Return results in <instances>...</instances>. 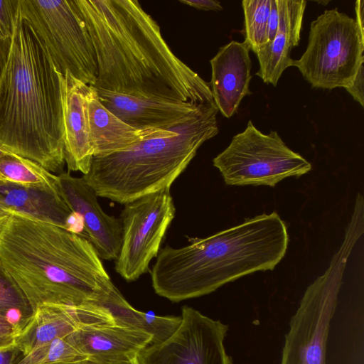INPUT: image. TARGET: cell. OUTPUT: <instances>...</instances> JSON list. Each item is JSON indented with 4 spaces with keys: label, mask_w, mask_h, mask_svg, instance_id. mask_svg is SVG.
<instances>
[{
    "label": "cell",
    "mask_w": 364,
    "mask_h": 364,
    "mask_svg": "<svg viewBox=\"0 0 364 364\" xmlns=\"http://www.w3.org/2000/svg\"><path fill=\"white\" fill-rule=\"evenodd\" d=\"M74 1L95 49L93 87L193 104L213 101L210 83L172 52L138 1Z\"/></svg>",
    "instance_id": "obj_1"
},
{
    "label": "cell",
    "mask_w": 364,
    "mask_h": 364,
    "mask_svg": "<svg viewBox=\"0 0 364 364\" xmlns=\"http://www.w3.org/2000/svg\"><path fill=\"white\" fill-rule=\"evenodd\" d=\"M0 262L33 310L100 304L117 288L86 237L11 210L0 232Z\"/></svg>",
    "instance_id": "obj_2"
},
{
    "label": "cell",
    "mask_w": 364,
    "mask_h": 364,
    "mask_svg": "<svg viewBox=\"0 0 364 364\" xmlns=\"http://www.w3.org/2000/svg\"><path fill=\"white\" fill-rule=\"evenodd\" d=\"M0 146L54 174L65 164L60 73L16 11L0 78Z\"/></svg>",
    "instance_id": "obj_3"
},
{
    "label": "cell",
    "mask_w": 364,
    "mask_h": 364,
    "mask_svg": "<svg viewBox=\"0 0 364 364\" xmlns=\"http://www.w3.org/2000/svg\"><path fill=\"white\" fill-rule=\"evenodd\" d=\"M189 241L159 250L151 271L155 292L171 301L208 294L247 274L274 269L286 254L289 235L273 212Z\"/></svg>",
    "instance_id": "obj_4"
},
{
    "label": "cell",
    "mask_w": 364,
    "mask_h": 364,
    "mask_svg": "<svg viewBox=\"0 0 364 364\" xmlns=\"http://www.w3.org/2000/svg\"><path fill=\"white\" fill-rule=\"evenodd\" d=\"M218 112L214 101L202 103L189 120L166 134L94 156L82 178L97 196L124 205L170 188L200 146L218 133Z\"/></svg>",
    "instance_id": "obj_5"
},
{
    "label": "cell",
    "mask_w": 364,
    "mask_h": 364,
    "mask_svg": "<svg viewBox=\"0 0 364 364\" xmlns=\"http://www.w3.org/2000/svg\"><path fill=\"white\" fill-rule=\"evenodd\" d=\"M16 11L32 28L59 73L68 71L95 85V49L74 0H17Z\"/></svg>",
    "instance_id": "obj_6"
},
{
    "label": "cell",
    "mask_w": 364,
    "mask_h": 364,
    "mask_svg": "<svg viewBox=\"0 0 364 364\" xmlns=\"http://www.w3.org/2000/svg\"><path fill=\"white\" fill-rule=\"evenodd\" d=\"M364 33L355 20L337 8L311 23L306 49L293 60L314 88L348 87L364 63Z\"/></svg>",
    "instance_id": "obj_7"
},
{
    "label": "cell",
    "mask_w": 364,
    "mask_h": 364,
    "mask_svg": "<svg viewBox=\"0 0 364 364\" xmlns=\"http://www.w3.org/2000/svg\"><path fill=\"white\" fill-rule=\"evenodd\" d=\"M213 163L230 186L274 187L286 178L300 177L311 169V164L289 148L276 131L264 134L250 120Z\"/></svg>",
    "instance_id": "obj_8"
},
{
    "label": "cell",
    "mask_w": 364,
    "mask_h": 364,
    "mask_svg": "<svg viewBox=\"0 0 364 364\" xmlns=\"http://www.w3.org/2000/svg\"><path fill=\"white\" fill-rule=\"evenodd\" d=\"M349 255L340 248L326 272L306 289L291 318L281 364H326L330 323Z\"/></svg>",
    "instance_id": "obj_9"
},
{
    "label": "cell",
    "mask_w": 364,
    "mask_h": 364,
    "mask_svg": "<svg viewBox=\"0 0 364 364\" xmlns=\"http://www.w3.org/2000/svg\"><path fill=\"white\" fill-rule=\"evenodd\" d=\"M170 188L141 197L124 205L121 213L122 244L115 271L133 282L149 271L162 240L175 217Z\"/></svg>",
    "instance_id": "obj_10"
},
{
    "label": "cell",
    "mask_w": 364,
    "mask_h": 364,
    "mask_svg": "<svg viewBox=\"0 0 364 364\" xmlns=\"http://www.w3.org/2000/svg\"><path fill=\"white\" fill-rule=\"evenodd\" d=\"M181 321L166 341L150 344L137 355L139 364H234L225 349L228 326L193 308H182Z\"/></svg>",
    "instance_id": "obj_11"
},
{
    "label": "cell",
    "mask_w": 364,
    "mask_h": 364,
    "mask_svg": "<svg viewBox=\"0 0 364 364\" xmlns=\"http://www.w3.org/2000/svg\"><path fill=\"white\" fill-rule=\"evenodd\" d=\"M107 308L98 304L38 306L32 319L16 337V348L26 355L54 339L65 338L79 328L91 324L112 322Z\"/></svg>",
    "instance_id": "obj_12"
},
{
    "label": "cell",
    "mask_w": 364,
    "mask_h": 364,
    "mask_svg": "<svg viewBox=\"0 0 364 364\" xmlns=\"http://www.w3.org/2000/svg\"><path fill=\"white\" fill-rule=\"evenodd\" d=\"M61 191L72 211L81 219L85 235L101 259L116 260L122 244L120 220L105 213L94 190L69 172L58 174Z\"/></svg>",
    "instance_id": "obj_13"
},
{
    "label": "cell",
    "mask_w": 364,
    "mask_h": 364,
    "mask_svg": "<svg viewBox=\"0 0 364 364\" xmlns=\"http://www.w3.org/2000/svg\"><path fill=\"white\" fill-rule=\"evenodd\" d=\"M95 88L106 108L126 124L141 130L170 129L177 127L189 120L200 105Z\"/></svg>",
    "instance_id": "obj_14"
},
{
    "label": "cell",
    "mask_w": 364,
    "mask_h": 364,
    "mask_svg": "<svg viewBox=\"0 0 364 364\" xmlns=\"http://www.w3.org/2000/svg\"><path fill=\"white\" fill-rule=\"evenodd\" d=\"M65 161L69 171L86 174L94 157L90 139L88 97L90 85L67 71L60 73Z\"/></svg>",
    "instance_id": "obj_15"
},
{
    "label": "cell",
    "mask_w": 364,
    "mask_h": 364,
    "mask_svg": "<svg viewBox=\"0 0 364 364\" xmlns=\"http://www.w3.org/2000/svg\"><path fill=\"white\" fill-rule=\"evenodd\" d=\"M250 48L244 41H232L220 48L210 60V87L213 101L221 114L230 118L239 108L242 98L251 95Z\"/></svg>",
    "instance_id": "obj_16"
},
{
    "label": "cell",
    "mask_w": 364,
    "mask_h": 364,
    "mask_svg": "<svg viewBox=\"0 0 364 364\" xmlns=\"http://www.w3.org/2000/svg\"><path fill=\"white\" fill-rule=\"evenodd\" d=\"M66 338L86 356L107 359L136 357L152 343L149 333L114 321L83 326Z\"/></svg>",
    "instance_id": "obj_17"
},
{
    "label": "cell",
    "mask_w": 364,
    "mask_h": 364,
    "mask_svg": "<svg viewBox=\"0 0 364 364\" xmlns=\"http://www.w3.org/2000/svg\"><path fill=\"white\" fill-rule=\"evenodd\" d=\"M279 26L272 42L262 46L256 53L259 68L256 75L264 82L274 86L283 72L292 66L290 53L298 46L302 29L306 1L304 0H277Z\"/></svg>",
    "instance_id": "obj_18"
},
{
    "label": "cell",
    "mask_w": 364,
    "mask_h": 364,
    "mask_svg": "<svg viewBox=\"0 0 364 364\" xmlns=\"http://www.w3.org/2000/svg\"><path fill=\"white\" fill-rule=\"evenodd\" d=\"M88 117L94 156L123 151L143 139L171 131V129L141 130L129 126L103 105L93 86L90 87L88 97Z\"/></svg>",
    "instance_id": "obj_19"
},
{
    "label": "cell",
    "mask_w": 364,
    "mask_h": 364,
    "mask_svg": "<svg viewBox=\"0 0 364 364\" xmlns=\"http://www.w3.org/2000/svg\"><path fill=\"white\" fill-rule=\"evenodd\" d=\"M0 202L7 208L76 232L75 215L63 193L0 183Z\"/></svg>",
    "instance_id": "obj_20"
},
{
    "label": "cell",
    "mask_w": 364,
    "mask_h": 364,
    "mask_svg": "<svg viewBox=\"0 0 364 364\" xmlns=\"http://www.w3.org/2000/svg\"><path fill=\"white\" fill-rule=\"evenodd\" d=\"M111 314L115 322L129 326L149 333L152 343H159L168 338L179 326L181 316H160L134 309L116 288L101 303Z\"/></svg>",
    "instance_id": "obj_21"
},
{
    "label": "cell",
    "mask_w": 364,
    "mask_h": 364,
    "mask_svg": "<svg viewBox=\"0 0 364 364\" xmlns=\"http://www.w3.org/2000/svg\"><path fill=\"white\" fill-rule=\"evenodd\" d=\"M0 183L62 193L58 175L13 153L0 158Z\"/></svg>",
    "instance_id": "obj_22"
},
{
    "label": "cell",
    "mask_w": 364,
    "mask_h": 364,
    "mask_svg": "<svg viewBox=\"0 0 364 364\" xmlns=\"http://www.w3.org/2000/svg\"><path fill=\"white\" fill-rule=\"evenodd\" d=\"M34 310L0 262V314L13 327L16 337L25 329Z\"/></svg>",
    "instance_id": "obj_23"
},
{
    "label": "cell",
    "mask_w": 364,
    "mask_h": 364,
    "mask_svg": "<svg viewBox=\"0 0 364 364\" xmlns=\"http://www.w3.org/2000/svg\"><path fill=\"white\" fill-rule=\"evenodd\" d=\"M272 0H244L245 41L255 54L267 43V25Z\"/></svg>",
    "instance_id": "obj_24"
},
{
    "label": "cell",
    "mask_w": 364,
    "mask_h": 364,
    "mask_svg": "<svg viewBox=\"0 0 364 364\" xmlns=\"http://www.w3.org/2000/svg\"><path fill=\"white\" fill-rule=\"evenodd\" d=\"M87 357L65 337L54 339L22 355L15 364H70Z\"/></svg>",
    "instance_id": "obj_25"
},
{
    "label": "cell",
    "mask_w": 364,
    "mask_h": 364,
    "mask_svg": "<svg viewBox=\"0 0 364 364\" xmlns=\"http://www.w3.org/2000/svg\"><path fill=\"white\" fill-rule=\"evenodd\" d=\"M17 0H0V35L11 39L16 15Z\"/></svg>",
    "instance_id": "obj_26"
},
{
    "label": "cell",
    "mask_w": 364,
    "mask_h": 364,
    "mask_svg": "<svg viewBox=\"0 0 364 364\" xmlns=\"http://www.w3.org/2000/svg\"><path fill=\"white\" fill-rule=\"evenodd\" d=\"M16 334L11 325L0 314V351L16 348Z\"/></svg>",
    "instance_id": "obj_27"
},
{
    "label": "cell",
    "mask_w": 364,
    "mask_h": 364,
    "mask_svg": "<svg viewBox=\"0 0 364 364\" xmlns=\"http://www.w3.org/2000/svg\"><path fill=\"white\" fill-rule=\"evenodd\" d=\"M346 91L358 102L362 107H364V66L362 64L352 83L345 88Z\"/></svg>",
    "instance_id": "obj_28"
},
{
    "label": "cell",
    "mask_w": 364,
    "mask_h": 364,
    "mask_svg": "<svg viewBox=\"0 0 364 364\" xmlns=\"http://www.w3.org/2000/svg\"><path fill=\"white\" fill-rule=\"evenodd\" d=\"M279 13L277 0H272L267 25V43L274 39L279 26ZM266 45V44H265Z\"/></svg>",
    "instance_id": "obj_29"
},
{
    "label": "cell",
    "mask_w": 364,
    "mask_h": 364,
    "mask_svg": "<svg viewBox=\"0 0 364 364\" xmlns=\"http://www.w3.org/2000/svg\"><path fill=\"white\" fill-rule=\"evenodd\" d=\"M70 364H139L137 356L121 359L98 358L87 357L86 358Z\"/></svg>",
    "instance_id": "obj_30"
},
{
    "label": "cell",
    "mask_w": 364,
    "mask_h": 364,
    "mask_svg": "<svg viewBox=\"0 0 364 364\" xmlns=\"http://www.w3.org/2000/svg\"><path fill=\"white\" fill-rule=\"evenodd\" d=\"M181 3L203 11H219L223 10L220 3L215 0H180Z\"/></svg>",
    "instance_id": "obj_31"
},
{
    "label": "cell",
    "mask_w": 364,
    "mask_h": 364,
    "mask_svg": "<svg viewBox=\"0 0 364 364\" xmlns=\"http://www.w3.org/2000/svg\"><path fill=\"white\" fill-rule=\"evenodd\" d=\"M10 44L11 39H5L0 35V78L7 60Z\"/></svg>",
    "instance_id": "obj_32"
},
{
    "label": "cell",
    "mask_w": 364,
    "mask_h": 364,
    "mask_svg": "<svg viewBox=\"0 0 364 364\" xmlns=\"http://www.w3.org/2000/svg\"><path fill=\"white\" fill-rule=\"evenodd\" d=\"M19 353L16 348L0 351V364H15Z\"/></svg>",
    "instance_id": "obj_33"
},
{
    "label": "cell",
    "mask_w": 364,
    "mask_h": 364,
    "mask_svg": "<svg viewBox=\"0 0 364 364\" xmlns=\"http://www.w3.org/2000/svg\"><path fill=\"white\" fill-rule=\"evenodd\" d=\"M356 19L355 21L360 30L364 33V1L358 0L355 6Z\"/></svg>",
    "instance_id": "obj_34"
},
{
    "label": "cell",
    "mask_w": 364,
    "mask_h": 364,
    "mask_svg": "<svg viewBox=\"0 0 364 364\" xmlns=\"http://www.w3.org/2000/svg\"><path fill=\"white\" fill-rule=\"evenodd\" d=\"M11 215V210L0 202V232L7 222Z\"/></svg>",
    "instance_id": "obj_35"
},
{
    "label": "cell",
    "mask_w": 364,
    "mask_h": 364,
    "mask_svg": "<svg viewBox=\"0 0 364 364\" xmlns=\"http://www.w3.org/2000/svg\"><path fill=\"white\" fill-rule=\"evenodd\" d=\"M11 153V152L9 151L7 149L0 146V158Z\"/></svg>",
    "instance_id": "obj_36"
},
{
    "label": "cell",
    "mask_w": 364,
    "mask_h": 364,
    "mask_svg": "<svg viewBox=\"0 0 364 364\" xmlns=\"http://www.w3.org/2000/svg\"><path fill=\"white\" fill-rule=\"evenodd\" d=\"M316 2L318 3V4H322L323 5H326V4L329 3V1H316Z\"/></svg>",
    "instance_id": "obj_37"
}]
</instances>
